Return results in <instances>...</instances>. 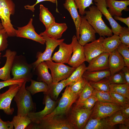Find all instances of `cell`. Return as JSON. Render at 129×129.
<instances>
[{"label": "cell", "instance_id": "6da1fadb", "mask_svg": "<svg viewBox=\"0 0 129 129\" xmlns=\"http://www.w3.org/2000/svg\"><path fill=\"white\" fill-rule=\"evenodd\" d=\"M89 10L85 11L84 16L92 26L96 33L100 37H110L113 35L111 29L105 23L102 18V14L96 6L92 5L89 7Z\"/></svg>", "mask_w": 129, "mask_h": 129}, {"label": "cell", "instance_id": "7a4b0ae2", "mask_svg": "<svg viewBox=\"0 0 129 129\" xmlns=\"http://www.w3.org/2000/svg\"><path fill=\"white\" fill-rule=\"evenodd\" d=\"M26 82L24 81L14 98L17 108L18 115L27 116L36 110V104L33 102L31 94L26 89Z\"/></svg>", "mask_w": 129, "mask_h": 129}, {"label": "cell", "instance_id": "3957f363", "mask_svg": "<svg viewBox=\"0 0 129 129\" xmlns=\"http://www.w3.org/2000/svg\"><path fill=\"white\" fill-rule=\"evenodd\" d=\"M33 70L31 64L28 63L24 56L16 55L12 67L11 72L13 77L11 79H23L27 82H29L33 77Z\"/></svg>", "mask_w": 129, "mask_h": 129}, {"label": "cell", "instance_id": "277c9868", "mask_svg": "<svg viewBox=\"0 0 129 129\" xmlns=\"http://www.w3.org/2000/svg\"><path fill=\"white\" fill-rule=\"evenodd\" d=\"M15 5L12 0H0V19L1 24L9 37L16 36V29L13 27L10 19L14 15Z\"/></svg>", "mask_w": 129, "mask_h": 129}, {"label": "cell", "instance_id": "5b68a950", "mask_svg": "<svg viewBox=\"0 0 129 129\" xmlns=\"http://www.w3.org/2000/svg\"><path fill=\"white\" fill-rule=\"evenodd\" d=\"M65 116L44 117L37 124H30L27 129H74Z\"/></svg>", "mask_w": 129, "mask_h": 129}, {"label": "cell", "instance_id": "8992f818", "mask_svg": "<svg viewBox=\"0 0 129 129\" xmlns=\"http://www.w3.org/2000/svg\"><path fill=\"white\" fill-rule=\"evenodd\" d=\"M92 109L89 110L75 105H72L65 117L74 129H83L90 117Z\"/></svg>", "mask_w": 129, "mask_h": 129}, {"label": "cell", "instance_id": "52a82bcc", "mask_svg": "<svg viewBox=\"0 0 129 129\" xmlns=\"http://www.w3.org/2000/svg\"><path fill=\"white\" fill-rule=\"evenodd\" d=\"M66 86L57 106L51 113L44 117L50 118L56 116H65L73 104L75 102L79 96L73 93L69 86Z\"/></svg>", "mask_w": 129, "mask_h": 129}, {"label": "cell", "instance_id": "ba28073f", "mask_svg": "<svg viewBox=\"0 0 129 129\" xmlns=\"http://www.w3.org/2000/svg\"><path fill=\"white\" fill-rule=\"evenodd\" d=\"M122 107L113 103L98 101L93 107L89 118L100 119L108 117L116 112L121 110Z\"/></svg>", "mask_w": 129, "mask_h": 129}, {"label": "cell", "instance_id": "9c48e42d", "mask_svg": "<svg viewBox=\"0 0 129 129\" xmlns=\"http://www.w3.org/2000/svg\"><path fill=\"white\" fill-rule=\"evenodd\" d=\"M45 62L51 71L53 83H57L66 79L76 69L66 65L64 64L54 63L52 60Z\"/></svg>", "mask_w": 129, "mask_h": 129}, {"label": "cell", "instance_id": "30bf717a", "mask_svg": "<svg viewBox=\"0 0 129 129\" xmlns=\"http://www.w3.org/2000/svg\"><path fill=\"white\" fill-rule=\"evenodd\" d=\"M42 36L45 41L46 49L43 52H39L37 53V60L31 64L34 70L36 66L41 62L52 60L51 56L54 51L56 48L64 40V39H54L45 35H43Z\"/></svg>", "mask_w": 129, "mask_h": 129}, {"label": "cell", "instance_id": "8fae6325", "mask_svg": "<svg viewBox=\"0 0 129 129\" xmlns=\"http://www.w3.org/2000/svg\"><path fill=\"white\" fill-rule=\"evenodd\" d=\"M43 93V103L45 105L44 109L41 111L31 113L28 115L32 121L31 124H38L42 118L51 113L56 107L57 101L52 100L48 94Z\"/></svg>", "mask_w": 129, "mask_h": 129}, {"label": "cell", "instance_id": "7c38bea8", "mask_svg": "<svg viewBox=\"0 0 129 129\" xmlns=\"http://www.w3.org/2000/svg\"><path fill=\"white\" fill-rule=\"evenodd\" d=\"M20 87L16 84L11 85L7 90L0 94V110L8 115L13 114L14 109L11 108V102Z\"/></svg>", "mask_w": 129, "mask_h": 129}, {"label": "cell", "instance_id": "4fadbf2b", "mask_svg": "<svg viewBox=\"0 0 129 129\" xmlns=\"http://www.w3.org/2000/svg\"><path fill=\"white\" fill-rule=\"evenodd\" d=\"M33 21V19L31 18L26 25L17 27V29L16 30V36L30 39L42 44H44L45 40L42 36L38 34L35 31L32 24Z\"/></svg>", "mask_w": 129, "mask_h": 129}, {"label": "cell", "instance_id": "5bb4252c", "mask_svg": "<svg viewBox=\"0 0 129 129\" xmlns=\"http://www.w3.org/2000/svg\"><path fill=\"white\" fill-rule=\"evenodd\" d=\"M81 21L79 29L80 38L78 41L81 45L84 46L88 43L96 40V32L84 16H81Z\"/></svg>", "mask_w": 129, "mask_h": 129}, {"label": "cell", "instance_id": "9a60e30c", "mask_svg": "<svg viewBox=\"0 0 129 129\" xmlns=\"http://www.w3.org/2000/svg\"><path fill=\"white\" fill-rule=\"evenodd\" d=\"M71 43L73 47V54L68 64L76 69L86 60L83 46L79 43L75 35L72 37Z\"/></svg>", "mask_w": 129, "mask_h": 129}, {"label": "cell", "instance_id": "2e32d148", "mask_svg": "<svg viewBox=\"0 0 129 129\" xmlns=\"http://www.w3.org/2000/svg\"><path fill=\"white\" fill-rule=\"evenodd\" d=\"M104 38L100 37L98 39L83 46L86 60L89 63L92 59L104 52L102 43Z\"/></svg>", "mask_w": 129, "mask_h": 129}, {"label": "cell", "instance_id": "e0dca14e", "mask_svg": "<svg viewBox=\"0 0 129 129\" xmlns=\"http://www.w3.org/2000/svg\"><path fill=\"white\" fill-rule=\"evenodd\" d=\"M98 9L109 22L113 33L118 35L123 28L113 18L108 11L105 0H94Z\"/></svg>", "mask_w": 129, "mask_h": 129}, {"label": "cell", "instance_id": "ac0fdd59", "mask_svg": "<svg viewBox=\"0 0 129 129\" xmlns=\"http://www.w3.org/2000/svg\"><path fill=\"white\" fill-rule=\"evenodd\" d=\"M59 45V50L54 54L52 60L56 63L68 64L73 52L72 44H68L63 42Z\"/></svg>", "mask_w": 129, "mask_h": 129}, {"label": "cell", "instance_id": "d6986e66", "mask_svg": "<svg viewBox=\"0 0 129 129\" xmlns=\"http://www.w3.org/2000/svg\"><path fill=\"white\" fill-rule=\"evenodd\" d=\"M17 53L10 49L7 50L3 56L6 58V61L3 66L0 68V79L6 81L11 79L10 73L13 61Z\"/></svg>", "mask_w": 129, "mask_h": 129}, {"label": "cell", "instance_id": "ffe728a7", "mask_svg": "<svg viewBox=\"0 0 129 129\" xmlns=\"http://www.w3.org/2000/svg\"><path fill=\"white\" fill-rule=\"evenodd\" d=\"M109 53L104 52L92 59L87 67L89 71H102L109 69L108 60Z\"/></svg>", "mask_w": 129, "mask_h": 129}, {"label": "cell", "instance_id": "44dd1931", "mask_svg": "<svg viewBox=\"0 0 129 129\" xmlns=\"http://www.w3.org/2000/svg\"><path fill=\"white\" fill-rule=\"evenodd\" d=\"M108 63L110 76L121 71L125 66L123 57L117 49L109 54Z\"/></svg>", "mask_w": 129, "mask_h": 129}, {"label": "cell", "instance_id": "7402d4cb", "mask_svg": "<svg viewBox=\"0 0 129 129\" xmlns=\"http://www.w3.org/2000/svg\"><path fill=\"white\" fill-rule=\"evenodd\" d=\"M108 10L111 16L121 17L122 11L124 10L128 11L129 8V0H105Z\"/></svg>", "mask_w": 129, "mask_h": 129}, {"label": "cell", "instance_id": "603a6c76", "mask_svg": "<svg viewBox=\"0 0 129 129\" xmlns=\"http://www.w3.org/2000/svg\"><path fill=\"white\" fill-rule=\"evenodd\" d=\"M64 8L69 12L74 23L76 30V36L78 41L80 38L79 29L81 17L77 11L74 0H65L63 4Z\"/></svg>", "mask_w": 129, "mask_h": 129}, {"label": "cell", "instance_id": "cb8c5ba5", "mask_svg": "<svg viewBox=\"0 0 129 129\" xmlns=\"http://www.w3.org/2000/svg\"><path fill=\"white\" fill-rule=\"evenodd\" d=\"M67 28L65 23H58L55 22L46 29L44 32L41 33L39 35L41 36L45 35L51 38L58 39L61 38Z\"/></svg>", "mask_w": 129, "mask_h": 129}, {"label": "cell", "instance_id": "d4e9b609", "mask_svg": "<svg viewBox=\"0 0 129 129\" xmlns=\"http://www.w3.org/2000/svg\"><path fill=\"white\" fill-rule=\"evenodd\" d=\"M48 69L46 62L44 61L39 64L34 70L37 76L38 80L44 82L49 86L53 83V79L51 75L49 72Z\"/></svg>", "mask_w": 129, "mask_h": 129}, {"label": "cell", "instance_id": "484cf974", "mask_svg": "<svg viewBox=\"0 0 129 129\" xmlns=\"http://www.w3.org/2000/svg\"><path fill=\"white\" fill-rule=\"evenodd\" d=\"M108 123L107 117L101 119L89 118L83 129H113Z\"/></svg>", "mask_w": 129, "mask_h": 129}, {"label": "cell", "instance_id": "4316f807", "mask_svg": "<svg viewBox=\"0 0 129 129\" xmlns=\"http://www.w3.org/2000/svg\"><path fill=\"white\" fill-rule=\"evenodd\" d=\"M111 75L109 69L102 71H85L82 77L85 78L88 82H96L104 78H109Z\"/></svg>", "mask_w": 129, "mask_h": 129}, {"label": "cell", "instance_id": "83f0119b", "mask_svg": "<svg viewBox=\"0 0 129 129\" xmlns=\"http://www.w3.org/2000/svg\"><path fill=\"white\" fill-rule=\"evenodd\" d=\"M121 43L119 36L115 34L104 38L102 45L104 52L110 54L117 49Z\"/></svg>", "mask_w": 129, "mask_h": 129}, {"label": "cell", "instance_id": "f1b7e54d", "mask_svg": "<svg viewBox=\"0 0 129 129\" xmlns=\"http://www.w3.org/2000/svg\"><path fill=\"white\" fill-rule=\"evenodd\" d=\"M40 21L43 23L46 29L55 22V18L48 9L41 4L39 7Z\"/></svg>", "mask_w": 129, "mask_h": 129}, {"label": "cell", "instance_id": "f546056e", "mask_svg": "<svg viewBox=\"0 0 129 129\" xmlns=\"http://www.w3.org/2000/svg\"><path fill=\"white\" fill-rule=\"evenodd\" d=\"M30 81V85L26 88L32 95L39 92H43V93H47L48 92L50 86L45 82L42 81H37L32 79Z\"/></svg>", "mask_w": 129, "mask_h": 129}, {"label": "cell", "instance_id": "4dcf8cb0", "mask_svg": "<svg viewBox=\"0 0 129 129\" xmlns=\"http://www.w3.org/2000/svg\"><path fill=\"white\" fill-rule=\"evenodd\" d=\"M87 70V67L84 63L77 68L71 75L65 79L66 86L70 85L82 77L83 75Z\"/></svg>", "mask_w": 129, "mask_h": 129}, {"label": "cell", "instance_id": "1f68e13d", "mask_svg": "<svg viewBox=\"0 0 129 129\" xmlns=\"http://www.w3.org/2000/svg\"><path fill=\"white\" fill-rule=\"evenodd\" d=\"M108 121L111 126H114L116 124H123L129 126V118H127L119 110L107 117Z\"/></svg>", "mask_w": 129, "mask_h": 129}, {"label": "cell", "instance_id": "d6a6232c", "mask_svg": "<svg viewBox=\"0 0 129 129\" xmlns=\"http://www.w3.org/2000/svg\"><path fill=\"white\" fill-rule=\"evenodd\" d=\"M66 86L65 79L57 83H52L49 86V90L47 93L49 95L52 100L55 101L57 100L60 92Z\"/></svg>", "mask_w": 129, "mask_h": 129}, {"label": "cell", "instance_id": "836d02e7", "mask_svg": "<svg viewBox=\"0 0 129 129\" xmlns=\"http://www.w3.org/2000/svg\"><path fill=\"white\" fill-rule=\"evenodd\" d=\"M15 129H24L32 123L28 116L16 115L14 116L11 121Z\"/></svg>", "mask_w": 129, "mask_h": 129}, {"label": "cell", "instance_id": "e575fe53", "mask_svg": "<svg viewBox=\"0 0 129 129\" xmlns=\"http://www.w3.org/2000/svg\"><path fill=\"white\" fill-rule=\"evenodd\" d=\"M109 91L122 95L129 99V84H110Z\"/></svg>", "mask_w": 129, "mask_h": 129}, {"label": "cell", "instance_id": "d590c367", "mask_svg": "<svg viewBox=\"0 0 129 129\" xmlns=\"http://www.w3.org/2000/svg\"><path fill=\"white\" fill-rule=\"evenodd\" d=\"M94 89L87 81L83 90L79 95V98L75 102V105L78 106L81 105L92 94Z\"/></svg>", "mask_w": 129, "mask_h": 129}, {"label": "cell", "instance_id": "8d00e7d4", "mask_svg": "<svg viewBox=\"0 0 129 129\" xmlns=\"http://www.w3.org/2000/svg\"><path fill=\"white\" fill-rule=\"evenodd\" d=\"M92 95L94 96L98 101L104 102L112 103L119 105L112 97L109 91H99L94 89Z\"/></svg>", "mask_w": 129, "mask_h": 129}, {"label": "cell", "instance_id": "74e56055", "mask_svg": "<svg viewBox=\"0 0 129 129\" xmlns=\"http://www.w3.org/2000/svg\"><path fill=\"white\" fill-rule=\"evenodd\" d=\"M109 78H104L97 82H88L94 89L99 91H109L110 83Z\"/></svg>", "mask_w": 129, "mask_h": 129}, {"label": "cell", "instance_id": "f35d334b", "mask_svg": "<svg viewBox=\"0 0 129 129\" xmlns=\"http://www.w3.org/2000/svg\"><path fill=\"white\" fill-rule=\"evenodd\" d=\"M87 82L85 78L82 77L76 82L69 86L73 93L79 96Z\"/></svg>", "mask_w": 129, "mask_h": 129}, {"label": "cell", "instance_id": "ab89813d", "mask_svg": "<svg viewBox=\"0 0 129 129\" xmlns=\"http://www.w3.org/2000/svg\"><path fill=\"white\" fill-rule=\"evenodd\" d=\"M129 47L121 43L117 50L123 58L125 66L129 67Z\"/></svg>", "mask_w": 129, "mask_h": 129}, {"label": "cell", "instance_id": "60d3db41", "mask_svg": "<svg viewBox=\"0 0 129 129\" xmlns=\"http://www.w3.org/2000/svg\"><path fill=\"white\" fill-rule=\"evenodd\" d=\"M77 9H79V13L81 16L85 15V9L93 4L94 0H74Z\"/></svg>", "mask_w": 129, "mask_h": 129}, {"label": "cell", "instance_id": "b9f144b4", "mask_svg": "<svg viewBox=\"0 0 129 129\" xmlns=\"http://www.w3.org/2000/svg\"><path fill=\"white\" fill-rule=\"evenodd\" d=\"M109 79L110 84L126 83L124 75L121 70L110 76Z\"/></svg>", "mask_w": 129, "mask_h": 129}, {"label": "cell", "instance_id": "7bdbcfd3", "mask_svg": "<svg viewBox=\"0 0 129 129\" xmlns=\"http://www.w3.org/2000/svg\"><path fill=\"white\" fill-rule=\"evenodd\" d=\"M109 93L114 100L118 105L122 106L129 104V99L119 94L109 91Z\"/></svg>", "mask_w": 129, "mask_h": 129}, {"label": "cell", "instance_id": "ee69618b", "mask_svg": "<svg viewBox=\"0 0 129 129\" xmlns=\"http://www.w3.org/2000/svg\"><path fill=\"white\" fill-rule=\"evenodd\" d=\"M8 37L5 29L0 30V53L5 50L8 47Z\"/></svg>", "mask_w": 129, "mask_h": 129}, {"label": "cell", "instance_id": "f6af8a7d", "mask_svg": "<svg viewBox=\"0 0 129 129\" xmlns=\"http://www.w3.org/2000/svg\"><path fill=\"white\" fill-rule=\"evenodd\" d=\"M118 36L121 43L129 47V28L123 27Z\"/></svg>", "mask_w": 129, "mask_h": 129}, {"label": "cell", "instance_id": "bcb514c9", "mask_svg": "<svg viewBox=\"0 0 129 129\" xmlns=\"http://www.w3.org/2000/svg\"><path fill=\"white\" fill-rule=\"evenodd\" d=\"M97 101L98 100L94 96L91 95L81 105L78 107H81L87 109L91 110Z\"/></svg>", "mask_w": 129, "mask_h": 129}, {"label": "cell", "instance_id": "7dc6e473", "mask_svg": "<svg viewBox=\"0 0 129 129\" xmlns=\"http://www.w3.org/2000/svg\"><path fill=\"white\" fill-rule=\"evenodd\" d=\"M25 81L24 79H21L15 80L11 79L7 81H0V90L5 87L15 84H18L21 87Z\"/></svg>", "mask_w": 129, "mask_h": 129}, {"label": "cell", "instance_id": "c3c4849f", "mask_svg": "<svg viewBox=\"0 0 129 129\" xmlns=\"http://www.w3.org/2000/svg\"><path fill=\"white\" fill-rule=\"evenodd\" d=\"M13 127L11 121H4L1 119L0 116V129H12Z\"/></svg>", "mask_w": 129, "mask_h": 129}, {"label": "cell", "instance_id": "681fc988", "mask_svg": "<svg viewBox=\"0 0 129 129\" xmlns=\"http://www.w3.org/2000/svg\"><path fill=\"white\" fill-rule=\"evenodd\" d=\"M56 1L57 0H37L36 2L34 5H25L24 7L26 9L30 10L33 12L35 10V6L39 3L43 1H47L53 3H55L56 2Z\"/></svg>", "mask_w": 129, "mask_h": 129}, {"label": "cell", "instance_id": "f907efd6", "mask_svg": "<svg viewBox=\"0 0 129 129\" xmlns=\"http://www.w3.org/2000/svg\"><path fill=\"white\" fill-rule=\"evenodd\" d=\"M122 107L120 110L121 113L126 118H129V104H127Z\"/></svg>", "mask_w": 129, "mask_h": 129}, {"label": "cell", "instance_id": "816d5d0a", "mask_svg": "<svg viewBox=\"0 0 129 129\" xmlns=\"http://www.w3.org/2000/svg\"><path fill=\"white\" fill-rule=\"evenodd\" d=\"M121 70L124 75L126 83L129 84V67L125 66Z\"/></svg>", "mask_w": 129, "mask_h": 129}, {"label": "cell", "instance_id": "f5cc1de1", "mask_svg": "<svg viewBox=\"0 0 129 129\" xmlns=\"http://www.w3.org/2000/svg\"><path fill=\"white\" fill-rule=\"evenodd\" d=\"M115 20H119L126 25L129 28V17L124 18L121 17L114 16V18Z\"/></svg>", "mask_w": 129, "mask_h": 129}, {"label": "cell", "instance_id": "db71d44e", "mask_svg": "<svg viewBox=\"0 0 129 129\" xmlns=\"http://www.w3.org/2000/svg\"><path fill=\"white\" fill-rule=\"evenodd\" d=\"M119 128L120 129H129V126L123 124H120L119 125Z\"/></svg>", "mask_w": 129, "mask_h": 129}, {"label": "cell", "instance_id": "11a10c76", "mask_svg": "<svg viewBox=\"0 0 129 129\" xmlns=\"http://www.w3.org/2000/svg\"><path fill=\"white\" fill-rule=\"evenodd\" d=\"M4 27L1 24L0 21V30L2 29Z\"/></svg>", "mask_w": 129, "mask_h": 129}, {"label": "cell", "instance_id": "9f6ffc18", "mask_svg": "<svg viewBox=\"0 0 129 129\" xmlns=\"http://www.w3.org/2000/svg\"><path fill=\"white\" fill-rule=\"evenodd\" d=\"M1 53H0V64L1 63V62H0V59H1Z\"/></svg>", "mask_w": 129, "mask_h": 129}, {"label": "cell", "instance_id": "6f0895ef", "mask_svg": "<svg viewBox=\"0 0 129 129\" xmlns=\"http://www.w3.org/2000/svg\"><path fill=\"white\" fill-rule=\"evenodd\" d=\"M123 0V1H124V0Z\"/></svg>", "mask_w": 129, "mask_h": 129}]
</instances>
